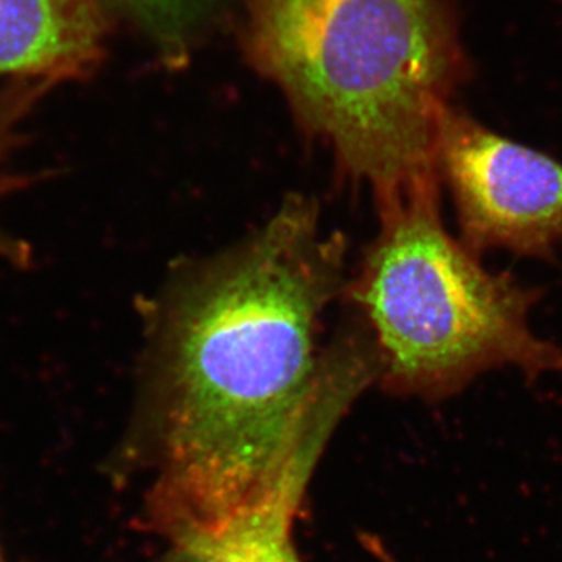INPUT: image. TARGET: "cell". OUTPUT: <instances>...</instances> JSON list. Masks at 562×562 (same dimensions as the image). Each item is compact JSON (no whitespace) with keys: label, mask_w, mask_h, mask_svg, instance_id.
Wrapping results in <instances>:
<instances>
[{"label":"cell","mask_w":562,"mask_h":562,"mask_svg":"<svg viewBox=\"0 0 562 562\" xmlns=\"http://www.w3.org/2000/svg\"><path fill=\"white\" fill-rule=\"evenodd\" d=\"M382 228L351 297L395 394L441 401L482 373L561 371L562 349L532 331L539 292L486 271L447 233L438 179L380 195Z\"/></svg>","instance_id":"cell-3"},{"label":"cell","mask_w":562,"mask_h":562,"mask_svg":"<svg viewBox=\"0 0 562 562\" xmlns=\"http://www.w3.org/2000/svg\"><path fill=\"white\" fill-rule=\"evenodd\" d=\"M165 562H236L224 541H184L171 543Z\"/></svg>","instance_id":"cell-9"},{"label":"cell","mask_w":562,"mask_h":562,"mask_svg":"<svg viewBox=\"0 0 562 562\" xmlns=\"http://www.w3.org/2000/svg\"><path fill=\"white\" fill-rule=\"evenodd\" d=\"M52 90L50 81L32 77L10 80L0 90V199L22 191L38 180L35 173L13 169V157L25 143L22 124Z\"/></svg>","instance_id":"cell-8"},{"label":"cell","mask_w":562,"mask_h":562,"mask_svg":"<svg viewBox=\"0 0 562 562\" xmlns=\"http://www.w3.org/2000/svg\"><path fill=\"white\" fill-rule=\"evenodd\" d=\"M346 246L290 199L250 238L184 262L147 310L139 431L155 458L147 519L171 543L220 541L306 490L338 422L379 380L351 325L319 349Z\"/></svg>","instance_id":"cell-1"},{"label":"cell","mask_w":562,"mask_h":562,"mask_svg":"<svg viewBox=\"0 0 562 562\" xmlns=\"http://www.w3.org/2000/svg\"><path fill=\"white\" fill-rule=\"evenodd\" d=\"M251 58L379 195L439 179V131L469 76L449 0H246Z\"/></svg>","instance_id":"cell-2"},{"label":"cell","mask_w":562,"mask_h":562,"mask_svg":"<svg viewBox=\"0 0 562 562\" xmlns=\"http://www.w3.org/2000/svg\"><path fill=\"white\" fill-rule=\"evenodd\" d=\"M436 165L452 191L464 246L549 258L562 241V165L454 110Z\"/></svg>","instance_id":"cell-4"},{"label":"cell","mask_w":562,"mask_h":562,"mask_svg":"<svg viewBox=\"0 0 562 562\" xmlns=\"http://www.w3.org/2000/svg\"><path fill=\"white\" fill-rule=\"evenodd\" d=\"M0 562H5V560H3L2 552H0Z\"/></svg>","instance_id":"cell-11"},{"label":"cell","mask_w":562,"mask_h":562,"mask_svg":"<svg viewBox=\"0 0 562 562\" xmlns=\"http://www.w3.org/2000/svg\"><path fill=\"white\" fill-rule=\"evenodd\" d=\"M99 0H0V77L87 79L110 33Z\"/></svg>","instance_id":"cell-5"},{"label":"cell","mask_w":562,"mask_h":562,"mask_svg":"<svg viewBox=\"0 0 562 562\" xmlns=\"http://www.w3.org/2000/svg\"><path fill=\"white\" fill-rule=\"evenodd\" d=\"M364 550L371 554L373 560L376 562H402L394 553L391 552L390 549H387L386 543H384L379 536L369 538L364 543Z\"/></svg>","instance_id":"cell-10"},{"label":"cell","mask_w":562,"mask_h":562,"mask_svg":"<svg viewBox=\"0 0 562 562\" xmlns=\"http://www.w3.org/2000/svg\"><path fill=\"white\" fill-rule=\"evenodd\" d=\"M305 492L281 495L265 512L221 539L236 562H301L292 541V528Z\"/></svg>","instance_id":"cell-7"},{"label":"cell","mask_w":562,"mask_h":562,"mask_svg":"<svg viewBox=\"0 0 562 562\" xmlns=\"http://www.w3.org/2000/svg\"><path fill=\"white\" fill-rule=\"evenodd\" d=\"M106 10L124 14L150 36L165 54L187 49L213 11L214 0H99Z\"/></svg>","instance_id":"cell-6"}]
</instances>
